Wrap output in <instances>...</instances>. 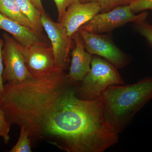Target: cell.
<instances>
[{"label": "cell", "mask_w": 152, "mask_h": 152, "mask_svg": "<svg viewBox=\"0 0 152 152\" xmlns=\"http://www.w3.org/2000/svg\"><path fill=\"white\" fill-rule=\"evenodd\" d=\"M101 98L105 119L120 134L152 99V77L145 78L131 84L110 86Z\"/></svg>", "instance_id": "7a4b0ae2"}, {"label": "cell", "mask_w": 152, "mask_h": 152, "mask_svg": "<svg viewBox=\"0 0 152 152\" xmlns=\"http://www.w3.org/2000/svg\"><path fill=\"white\" fill-rule=\"evenodd\" d=\"M135 0H82L81 2L96 1L101 7V12H108L119 6L128 5Z\"/></svg>", "instance_id": "9a60e30c"}, {"label": "cell", "mask_w": 152, "mask_h": 152, "mask_svg": "<svg viewBox=\"0 0 152 152\" xmlns=\"http://www.w3.org/2000/svg\"><path fill=\"white\" fill-rule=\"evenodd\" d=\"M4 39L3 38L0 37V93L4 91V83L3 82L2 75L4 68L3 65V59L2 56V50L4 46Z\"/></svg>", "instance_id": "ffe728a7"}, {"label": "cell", "mask_w": 152, "mask_h": 152, "mask_svg": "<svg viewBox=\"0 0 152 152\" xmlns=\"http://www.w3.org/2000/svg\"><path fill=\"white\" fill-rule=\"evenodd\" d=\"M19 139L10 152H31L32 144L28 131L24 127H20Z\"/></svg>", "instance_id": "5bb4252c"}, {"label": "cell", "mask_w": 152, "mask_h": 152, "mask_svg": "<svg viewBox=\"0 0 152 152\" xmlns=\"http://www.w3.org/2000/svg\"><path fill=\"white\" fill-rule=\"evenodd\" d=\"M136 31L145 38L152 48V25L145 20L134 24Z\"/></svg>", "instance_id": "2e32d148"}, {"label": "cell", "mask_w": 152, "mask_h": 152, "mask_svg": "<svg viewBox=\"0 0 152 152\" xmlns=\"http://www.w3.org/2000/svg\"><path fill=\"white\" fill-rule=\"evenodd\" d=\"M80 83L57 69L40 77L7 82L0 93V107L11 125L24 127L32 146L42 141L67 152H95L107 136L101 98L82 99Z\"/></svg>", "instance_id": "6da1fadb"}, {"label": "cell", "mask_w": 152, "mask_h": 152, "mask_svg": "<svg viewBox=\"0 0 152 152\" xmlns=\"http://www.w3.org/2000/svg\"><path fill=\"white\" fill-rule=\"evenodd\" d=\"M100 12V6L97 2L74 3L68 8L59 23L66 28L69 37H72L82 25Z\"/></svg>", "instance_id": "9c48e42d"}, {"label": "cell", "mask_w": 152, "mask_h": 152, "mask_svg": "<svg viewBox=\"0 0 152 152\" xmlns=\"http://www.w3.org/2000/svg\"><path fill=\"white\" fill-rule=\"evenodd\" d=\"M18 46L24 58L26 67L33 77L48 75L58 69L52 46L31 45L24 47L18 43Z\"/></svg>", "instance_id": "ba28073f"}, {"label": "cell", "mask_w": 152, "mask_h": 152, "mask_svg": "<svg viewBox=\"0 0 152 152\" xmlns=\"http://www.w3.org/2000/svg\"><path fill=\"white\" fill-rule=\"evenodd\" d=\"M0 29L12 36L16 41L24 47L38 45H47L42 34L36 32L25 26L8 18L0 13Z\"/></svg>", "instance_id": "8fae6325"}, {"label": "cell", "mask_w": 152, "mask_h": 152, "mask_svg": "<svg viewBox=\"0 0 152 152\" xmlns=\"http://www.w3.org/2000/svg\"><path fill=\"white\" fill-rule=\"evenodd\" d=\"M129 6L131 12L135 14L141 11L152 10V0H135Z\"/></svg>", "instance_id": "ac0fdd59"}, {"label": "cell", "mask_w": 152, "mask_h": 152, "mask_svg": "<svg viewBox=\"0 0 152 152\" xmlns=\"http://www.w3.org/2000/svg\"><path fill=\"white\" fill-rule=\"evenodd\" d=\"M0 13L8 18L38 33L29 20L23 13L15 0H0Z\"/></svg>", "instance_id": "7c38bea8"}, {"label": "cell", "mask_w": 152, "mask_h": 152, "mask_svg": "<svg viewBox=\"0 0 152 152\" xmlns=\"http://www.w3.org/2000/svg\"><path fill=\"white\" fill-rule=\"evenodd\" d=\"M33 4L43 14L45 13V10L42 4L41 0H31Z\"/></svg>", "instance_id": "44dd1931"}, {"label": "cell", "mask_w": 152, "mask_h": 152, "mask_svg": "<svg viewBox=\"0 0 152 152\" xmlns=\"http://www.w3.org/2000/svg\"><path fill=\"white\" fill-rule=\"evenodd\" d=\"M4 47L2 50L3 62L5 68L3 71L4 83L7 82H21L33 77L28 70L23 56L19 48L18 43L8 34L2 35Z\"/></svg>", "instance_id": "8992f818"}, {"label": "cell", "mask_w": 152, "mask_h": 152, "mask_svg": "<svg viewBox=\"0 0 152 152\" xmlns=\"http://www.w3.org/2000/svg\"><path fill=\"white\" fill-rule=\"evenodd\" d=\"M11 125L6 120L4 113L0 107V137L2 138L5 143H8L10 141V132Z\"/></svg>", "instance_id": "e0dca14e"}, {"label": "cell", "mask_w": 152, "mask_h": 152, "mask_svg": "<svg viewBox=\"0 0 152 152\" xmlns=\"http://www.w3.org/2000/svg\"><path fill=\"white\" fill-rule=\"evenodd\" d=\"M86 51L91 55L102 57L118 69H122L129 64L130 57L115 45L107 35L94 34L78 30Z\"/></svg>", "instance_id": "5b68a950"}, {"label": "cell", "mask_w": 152, "mask_h": 152, "mask_svg": "<svg viewBox=\"0 0 152 152\" xmlns=\"http://www.w3.org/2000/svg\"><path fill=\"white\" fill-rule=\"evenodd\" d=\"M23 13L26 16L35 28L36 31L42 34L44 30L41 23L42 13L33 4L31 0H15Z\"/></svg>", "instance_id": "4fadbf2b"}, {"label": "cell", "mask_w": 152, "mask_h": 152, "mask_svg": "<svg viewBox=\"0 0 152 152\" xmlns=\"http://www.w3.org/2000/svg\"><path fill=\"white\" fill-rule=\"evenodd\" d=\"M148 15L146 12L138 15L133 13L129 5L119 6L108 12L97 14L79 29L99 34L110 33L128 23H138L146 20Z\"/></svg>", "instance_id": "277c9868"}, {"label": "cell", "mask_w": 152, "mask_h": 152, "mask_svg": "<svg viewBox=\"0 0 152 152\" xmlns=\"http://www.w3.org/2000/svg\"><path fill=\"white\" fill-rule=\"evenodd\" d=\"M90 72L80 83L77 95L82 99L93 100L101 98L107 88L124 85L116 67L99 56H93Z\"/></svg>", "instance_id": "3957f363"}, {"label": "cell", "mask_w": 152, "mask_h": 152, "mask_svg": "<svg viewBox=\"0 0 152 152\" xmlns=\"http://www.w3.org/2000/svg\"><path fill=\"white\" fill-rule=\"evenodd\" d=\"M41 23L51 42L56 67L65 71L69 62V55L74 41L69 37L64 27L54 22L46 14L42 15Z\"/></svg>", "instance_id": "52a82bcc"}, {"label": "cell", "mask_w": 152, "mask_h": 152, "mask_svg": "<svg viewBox=\"0 0 152 152\" xmlns=\"http://www.w3.org/2000/svg\"><path fill=\"white\" fill-rule=\"evenodd\" d=\"M72 38L75 47L72 52V60L68 76L71 80L80 83L90 72L93 56L86 51L78 31L74 33Z\"/></svg>", "instance_id": "30bf717a"}, {"label": "cell", "mask_w": 152, "mask_h": 152, "mask_svg": "<svg viewBox=\"0 0 152 152\" xmlns=\"http://www.w3.org/2000/svg\"><path fill=\"white\" fill-rule=\"evenodd\" d=\"M58 10V22L61 21L66 13L68 8L74 3L81 2L82 0H54Z\"/></svg>", "instance_id": "d6986e66"}]
</instances>
